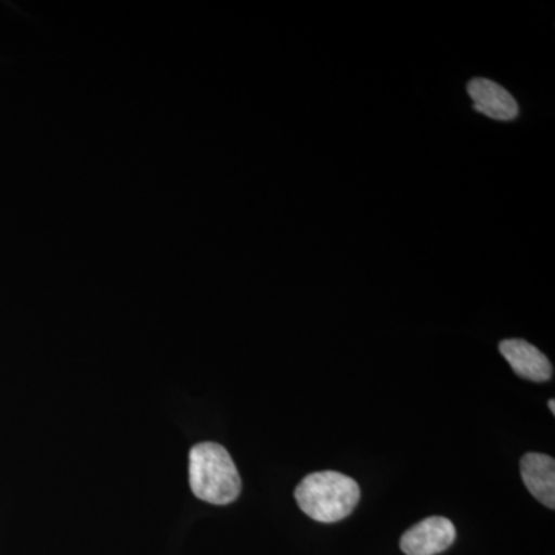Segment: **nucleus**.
I'll use <instances>...</instances> for the list:
<instances>
[{
  "label": "nucleus",
  "mask_w": 555,
  "mask_h": 555,
  "mask_svg": "<svg viewBox=\"0 0 555 555\" xmlns=\"http://www.w3.org/2000/svg\"><path fill=\"white\" fill-rule=\"evenodd\" d=\"M499 349L518 377L537 383L550 382L553 377V364L545 353L525 339H505Z\"/></svg>",
  "instance_id": "20e7f679"
},
{
  "label": "nucleus",
  "mask_w": 555,
  "mask_h": 555,
  "mask_svg": "<svg viewBox=\"0 0 555 555\" xmlns=\"http://www.w3.org/2000/svg\"><path fill=\"white\" fill-rule=\"evenodd\" d=\"M360 496L357 481L335 470L309 474L295 489L299 509L320 524H337L349 517Z\"/></svg>",
  "instance_id": "f03ea898"
},
{
  "label": "nucleus",
  "mask_w": 555,
  "mask_h": 555,
  "mask_svg": "<svg viewBox=\"0 0 555 555\" xmlns=\"http://www.w3.org/2000/svg\"><path fill=\"white\" fill-rule=\"evenodd\" d=\"M189 480L193 494L210 505H230L241 494L235 462L228 449L211 441L190 449Z\"/></svg>",
  "instance_id": "f257e3e1"
},
{
  "label": "nucleus",
  "mask_w": 555,
  "mask_h": 555,
  "mask_svg": "<svg viewBox=\"0 0 555 555\" xmlns=\"http://www.w3.org/2000/svg\"><path fill=\"white\" fill-rule=\"evenodd\" d=\"M521 480L542 505L555 507V460L553 456L529 452L520 462Z\"/></svg>",
  "instance_id": "423d86ee"
},
{
  "label": "nucleus",
  "mask_w": 555,
  "mask_h": 555,
  "mask_svg": "<svg viewBox=\"0 0 555 555\" xmlns=\"http://www.w3.org/2000/svg\"><path fill=\"white\" fill-rule=\"evenodd\" d=\"M467 93L474 109L495 120H513L518 116V104L513 94L494 80L477 78L467 83Z\"/></svg>",
  "instance_id": "39448f33"
},
{
  "label": "nucleus",
  "mask_w": 555,
  "mask_h": 555,
  "mask_svg": "<svg viewBox=\"0 0 555 555\" xmlns=\"http://www.w3.org/2000/svg\"><path fill=\"white\" fill-rule=\"evenodd\" d=\"M455 526L447 517H429L412 526L400 540L406 555H437L455 542Z\"/></svg>",
  "instance_id": "7ed1b4c3"
},
{
  "label": "nucleus",
  "mask_w": 555,
  "mask_h": 555,
  "mask_svg": "<svg viewBox=\"0 0 555 555\" xmlns=\"http://www.w3.org/2000/svg\"><path fill=\"white\" fill-rule=\"evenodd\" d=\"M555 401L554 400H550V403H547V408L551 409V412H553V414H555Z\"/></svg>",
  "instance_id": "0eeeda50"
}]
</instances>
